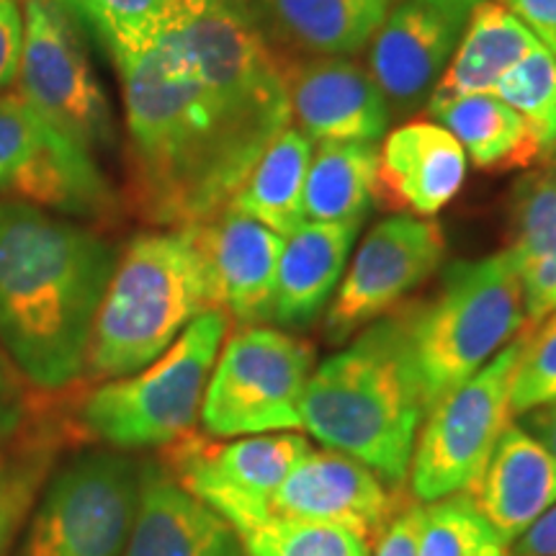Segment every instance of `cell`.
<instances>
[{"instance_id": "cell-1", "label": "cell", "mask_w": 556, "mask_h": 556, "mask_svg": "<svg viewBox=\"0 0 556 556\" xmlns=\"http://www.w3.org/2000/svg\"><path fill=\"white\" fill-rule=\"evenodd\" d=\"M116 261L119 250L99 229L0 199V348L37 394L86 381Z\"/></svg>"}, {"instance_id": "cell-2", "label": "cell", "mask_w": 556, "mask_h": 556, "mask_svg": "<svg viewBox=\"0 0 556 556\" xmlns=\"http://www.w3.org/2000/svg\"><path fill=\"white\" fill-rule=\"evenodd\" d=\"M127 111L129 206L152 227L186 229L232 204L258 148L214 114L191 75L160 45L119 67Z\"/></svg>"}, {"instance_id": "cell-3", "label": "cell", "mask_w": 556, "mask_h": 556, "mask_svg": "<svg viewBox=\"0 0 556 556\" xmlns=\"http://www.w3.org/2000/svg\"><path fill=\"white\" fill-rule=\"evenodd\" d=\"M428 407L392 315L323 361L302 397V433L358 458L392 486H407L409 462Z\"/></svg>"}, {"instance_id": "cell-4", "label": "cell", "mask_w": 556, "mask_h": 556, "mask_svg": "<svg viewBox=\"0 0 556 556\" xmlns=\"http://www.w3.org/2000/svg\"><path fill=\"white\" fill-rule=\"evenodd\" d=\"M217 307L206 261L189 229L129 240L96 315L86 381L122 379L152 364L193 319Z\"/></svg>"}, {"instance_id": "cell-5", "label": "cell", "mask_w": 556, "mask_h": 556, "mask_svg": "<svg viewBox=\"0 0 556 556\" xmlns=\"http://www.w3.org/2000/svg\"><path fill=\"white\" fill-rule=\"evenodd\" d=\"M160 45L253 148L291 127L287 54L268 39L255 0H176Z\"/></svg>"}, {"instance_id": "cell-6", "label": "cell", "mask_w": 556, "mask_h": 556, "mask_svg": "<svg viewBox=\"0 0 556 556\" xmlns=\"http://www.w3.org/2000/svg\"><path fill=\"white\" fill-rule=\"evenodd\" d=\"M397 319L430 409L526 330L520 278L507 250L443 270L428 299L389 312Z\"/></svg>"}, {"instance_id": "cell-7", "label": "cell", "mask_w": 556, "mask_h": 556, "mask_svg": "<svg viewBox=\"0 0 556 556\" xmlns=\"http://www.w3.org/2000/svg\"><path fill=\"white\" fill-rule=\"evenodd\" d=\"M229 328L227 312H204L152 364L90 387L75 405L73 428L116 451H160L189 435Z\"/></svg>"}, {"instance_id": "cell-8", "label": "cell", "mask_w": 556, "mask_h": 556, "mask_svg": "<svg viewBox=\"0 0 556 556\" xmlns=\"http://www.w3.org/2000/svg\"><path fill=\"white\" fill-rule=\"evenodd\" d=\"M142 462L129 451H78L41 486L13 556H124Z\"/></svg>"}, {"instance_id": "cell-9", "label": "cell", "mask_w": 556, "mask_h": 556, "mask_svg": "<svg viewBox=\"0 0 556 556\" xmlns=\"http://www.w3.org/2000/svg\"><path fill=\"white\" fill-rule=\"evenodd\" d=\"M312 371L315 345L307 340L268 325L238 328L214 361L199 415L201 433H302V397Z\"/></svg>"}, {"instance_id": "cell-10", "label": "cell", "mask_w": 556, "mask_h": 556, "mask_svg": "<svg viewBox=\"0 0 556 556\" xmlns=\"http://www.w3.org/2000/svg\"><path fill=\"white\" fill-rule=\"evenodd\" d=\"M523 338L526 330L428 409L407 475L415 500L433 503L475 490L500 435L513 422L510 389Z\"/></svg>"}, {"instance_id": "cell-11", "label": "cell", "mask_w": 556, "mask_h": 556, "mask_svg": "<svg viewBox=\"0 0 556 556\" xmlns=\"http://www.w3.org/2000/svg\"><path fill=\"white\" fill-rule=\"evenodd\" d=\"M0 199L83 222L119 214L96 157L41 119L18 88L0 93Z\"/></svg>"}, {"instance_id": "cell-12", "label": "cell", "mask_w": 556, "mask_h": 556, "mask_svg": "<svg viewBox=\"0 0 556 556\" xmlns=\"http://www.w3.org/2000/svg\"><path fill=\"white\" fill-rule=\"evenodd\" d=\"M309 451L304 433L212 438L191 430L160 448L157 458L193 497L245 536L274 518L278 486Z\"/></svg>"}, {"instance_id": "cell-13", "label": "cell", "mask_w": 556, "mask_h": 556, "mask_svg": "<svg viewBox=\"0 0 556 556\" xmlns=\"http://www.w3.org/2000/svg\"><path fill=\"white\" fill-rule=\"evenodd\" d=\"M18 90L54 129L90 155L114 139L109 101L62 0H24Z\"/></svg>"}, {"instance_id": "cell-14", "label": "cell", "mask_w": 556, "mask_h": 556, "mask_svg": "<svg viewBox=\"0 0 556 556\" xmlns=\"http://www.w3.org/2000/svg\"><path fill=\"white\" fill-rule=\"evenodd\" d=\"M443 258L446 235L430 217L394 214L377 222L328 304L325 336L330 343H343L387 317L441 268Z\"/></svg>"}, {"instance_id": "cell-15", "label": "cell", "mask_w": 556, "mask_h": 556, "mask_svg": "<svg viewBox=\"0 0 556 556\" xmlns=\"http://www.w3.org/2000/svg\"><path fill=\"white\" fill-rule=\"evenodd\" d=\"M407 495V486L387 484L358 458L332 448L309 451L278 486L274 518L336 523L371 544Z\"/></svg>"}, {"instance_id": "cell-16", "label": "cell", "mask_w": 556, "mask_h": 556, "mask_svg": "<svg viewBox=\"0 0 556 556\" xmlns=\"http://www.w3.org/2000/svg\"><path fill=\"white\" fill-rule=\"evenodd\" d=\"M296 129L319 142H371L387 135L392 109L366 65L351 58H289L283 65Z\"/></svg>"}, {"instance_id": "cell-17", "label": "cell", "mask_w": 556, "mask_h": 556, "mask_svg": "<svg viewBox=\"0 0 556 556\" xmlns=\"http://www.w3.org/2000/svg\"><path fill=\"white\" fill-rule=\"evenodd\" d=\"M467 16L435 9L422 0H397L368 41V73L392 109L413 114L446 73Z\"/></svg>"}, {"instance_id": "cell-18", "label": "cell", "mask_w": 556, "mask_h": 556, "mask_svg": "<svg viewBox=\"0 0 556 556\" xmlns=\"http://www.w3.org/2000/svg\"><path fill=\"white\" fill-rule=\"evenodd\" d=\"M186 229L204 255L217 307L227 312L229 323L238 328L268 325L283 250L281 235L229 206Z\"/></svg>"}, {"instance_id": "cell-19", "label": "cell", "mask_w": 556, "mask_h": 556, "mask_svg": "<svg viewBox=\"0 0 556 556\" xmlns=\"http://www.w3.org/2000/svg\"><path fill=\"white\" fill-rule=\"evenodd\" d=\"M467 152L446 127L407 122L377 148L374 204L413 217H435L467 178Z\"/></svg>"}, {"instance_id": "cell-20", "label": "cell", "mask_w": 556, "mask_h": 556, "mask_svg": "<svg viewBox=\"0 0 556 556\" xmlns=\"http://www.w3.org/2000/svg\"><path fill=\"white\" fill-rule=\"evenodd\" d=\"M124 556H245V546L240 533L193 497L160 458H148Z\"/></svg>"}, {"instance_id": "cell-21", "label": "cell", "mask_w": 556, "mask_h": 556, "mask_svg": "<svg viewBox=\"0 0 556 556\" xmlns=\"http://www.w3.org/2000/svg\"><path fill=\"white\" fill-rule=\"evenodd\" d=\"M471 495L510 548L556 503V456L520 422H510Z\"/></svg>"}, {"instance_id": "cell-22", "label": "cell", "mask_w": 556, "mask_h": 556, "mask_svg": "<svg viewBox=\"0 0 556 556\" xmlns=\"http://www.w3.org/2000/svg\"><path fill=\"white\" fill-rule=\"evenodd\" d=\"M358 229L356 222H304L296 232L283 238L270 323L281 328H307L328 309L345 274Z\"/></svg>"}, {"instance_id": "cell-23", "label": "cell", "mask_w": 556, "mask_h": 556, "mask_svg": "<svg viewBox=\"0 0 556 556\" xmlns=\"http://www.w3.org/2000/svg\"><path fill=\"white\" fill-rule=\"evenodd\" d=\"M397 0H255L268 39L289 58H351Z\"/></svg>"}, {"instance_id": "cell-24", "label": "cell", "mask_w": 556, "mask_h": 556, "mask_svg": "<svg viewBox=\"0 0 556 556\" xmlns=\"http://www.w3.org/2000/svg\"><path fill=\"white\" fill-rule=\"evenodd\" d=\"M526 304V328L556 315V163L518 180L510 199V245Z\"/></svg>"}, {"instance_id": "cell-25", "label": "cell", "mask_w": 556, "mask_h": 556, "mask_svg": "<svg viewBox=\"0 0 556 556\" xmlns=\"http://www.w3.org/2000/svg\"><path fill=\"white\" fill-rule=\"evenodd\" d=\"M539 47L523 21L507 11L500 0H479L467 13L454 58L433 93H492L497 83Z\"/></svg>"}, {"instance_id": "cell-26", "label": "cell", "mask_w": 556, "mask_h": 556, "mask_svg": "<svg viewBox=\"0 0 556 556\" xmlns=\"http://www.w3.org/2000/svg\"><path fill=\"white\" fill-rule=\"evenodd\" d=\"M428 114L458 139L467 160L479 170L505 173L539 163L541 150L526 122L492 93L438 96Z\"/></svg>"}, {"instance_id": "cell-27", "label": "cell", "mask_w": 556, "mask_h": 556, "mask_svg": "<svg viewBox=\"0 0 556 556\" xmlns=\"http://www.w3.org/2000/svg\"><path fill=\"white\" fill-rule=\"evenodd\" d=\"M312 160V142L296 127H287L261 152L229 208L261 222L289 238L307 222L304 217V184Z\"/></svg>"}, {"instance_id": "cell-28", "label": "cell", "mask_w": 556, "mask_h": 556, "mask_svg": "<svg viewBox=\"0 0 556 556\" xmlns=\"http://www.w3.org/2000/svg\"><path fill=\"white\" fill-rule=\"evenodd\" d=\"M73 426L41 420L0 446V556H13L41 486L58 467Z\"/></svg>"}, {"instance_id": "cell-29", "label": "cell", "mask_w": 556, "mask_h": 556, "mask_svg": "<svg viewBox=\"0 0 556 556\" xmlns=\"http://www.w3.org/2000/svg\"><path fill=\"white\" fill-rule=\"evenodd\" d=\"M377 144L319 142L312 150L304 184V217L325 225H364L374 206Z\"/></svg>"}, {"instance_id": "cell-30", "label": "cell", "mask_w": 556, "mask_h": 556, "mask_svg": "<svg viewBox=\"0 0 556 556\" xmlns=\"http://www.w3.org/2000/svg\"><path fill=\"white\" fill-rule=\"evenodd\" d=\"M106 47L116 70L155 50L176 0H62Z\"/></svg>"}, {"instance_id": "cell-31", "label": "cell", "mask_w": 556, "mask_h": 556, "mask_svg": "<svg viewBox=\"0 0 556 556\" xmlns=\"http://www.w3.org/2000/svg\"><path fill=\"white\" fill-rule=\"evenodd\" d=\"M417 556H510L471 492L422 503Z\"/></svg>"}, {"instance_id": "cell-32", "label": "cell", "mask_w": 556, "mask_h": 556, "mask_svg": "<svg viewBox=\"0 0 556 556\" xmlns=\"http://www.w3.org/2000/svg\"><path fill=\"white\" fill-rule=\"evenodd\" d=\"M492 96L505 101L536 139L541 160L556 163V60L544 47L518 62Z\"/></svg>"}, {"instance_id": "cell-33", "label": "cell", "mask_w": 556, "mask_h": 556, "mask_svg": "<svg viewBox=\"0 0 556 556\" xmlns=\"http://www.w3.org/2000/svg\"><path fill=\"white\" fill-rule=\"evenodd\" d=\"M240 539L245 556H371V544L361 533L315 520L270 518Z\"/></svg>"}, {"instance_id": "cell-34", "label": "cell", "mask_w": 556, "mask_h": 556, "mask_svg": "<svg viewBox=\"0 0 556 556\" xmlns=\"http://www.w3.org/2000/svg\"><path fill=\"white\" fill-rule=\"evenodd\" d=\"M556 402V315L526 328L510 389L513 415H526Z\"/></svg>"}, {"instance_id": "cell-35", "label": "cell", "mask_w": 556, "mask_h": 556, "mask_svg": "<svg viewBox=\"0 0 556 556\" xmlns=\"http://www.w3.org/2000/svg\"><path fill=\"white\" fill-rule=\"evenodd\" d=\"M39 394L26 384L13 361L0 348V446L31 428L41 415Z\"/></svg>"}, {"instance_id": "cell-36", "label": "cell", "mask_w": 556, "mask_h": 556, "mask_svg": "<svg viewBox=\"0 0 556 556\" xmlns=\"http://www.w3.org/2000/svg\"><path fill=\"white\" fill-rule=\"evenodd\" d=\"M422 526V503L407 495L392 520L374 539L371 556H417Z\"/></svg>"}, {"instance_id": "cell-37", "label": "cell", "mask_w": 556, "mask_h": 556, "mask_svg": "<svg viewBox=\"0 0 556 556\" xmlns=\"http://www.w3.org/2000/svg\"><path fill=\"white\" fill-rule=\"evenodd\" d=\"M24 50V9L18 0H0V93L13 88Z\"/></svg>"}, {"instance_id": "cell-38", "label": "cell", "mask_w": 556, "mask_h": 556, "mask_svg": "<svg viewBox=\"0 0 556 556\" xmlns=\"http://www.w3.org/2000/svg\"><path fill=\"white\" fill-rule=\"evenodd\" d=\"M556 60V0H500Z\"/></svg>"}, {"instance_id": "cell-39", "label": "cell", "mask_w": 556, "mask_h": 556, "mask_svg": "<svg viewBox=\"0 0 556 556\" xmlns=\"http://www.w3.org/2000/svg\"><path fill=\"white\" fill-rule=\"evenodd\" d=\"M510 556H556V503L510 546Z\"/></svg>"}, {"instance_id": "cell-40", "label": "cell", "mask_w": 556, "mask_h": 556, "mask_svg": "<svg viewBox=\"0 0 556 556\" xmlns=\"http://www.w3.org/2000/svg\"><path fill=\"white\" fill-rule=\"evenodd\" d=\"M523 428L539 438L544 446L556 456V402L548 407L533 409L523 415Z\"/></svg>"}, {"instance_id": "cell-41", "label": "cell", "mask_w": 556, "mask_h": 556, "mask_svg": "<svg viewBox=\"0 0 556 556\" xmlns=\"http://www.w3.org/2000/svg\"><path fill=\"white\" fill-rule=\"evenodd\" d=\"M422 3L435 5V9L458 13V16H467L469 9H475L479 0H422Z\"/></svg>"}]
</instances>
